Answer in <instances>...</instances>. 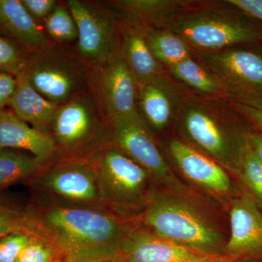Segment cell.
<instances>
[{"label":"cell","instance_id":"obj_1","mask_svg":"<svg viewBox=\"0 0 262 262\" xmlns=\"http://www.w3.org/2000/svg\"><path fill=\"white\" fill-rule=\"evenodd\" d=\"M30 221L32 233L41 231L61 262L117 260L129 231L115 215L91 206L48 207Z\"/></svg>","mask_w":262,"mask_h":262},{"label":"cell","instance_id":"obj_2","mask_svg":"<svg viewBox=\"0 0 262 262\" xmlns=\"http://www.w3.org/2000/svg\"><path fill=\"white\" fill-rule=\"evenodd\" d=\"M251 129L228 98L204 97L186 91L174 132L234 177Z\"/></svg>","mask_w":262,"mask_h":262},{"label":"cell","instance_id":"obj_3","mask_svg":"<svg viewBox=\"0 0 262 262\" xmlns=\"http://www.w3.org/2000/svg\"><path fill=\"white\" fill-rule=\"evenodd\" d=\"M192 52L211 53L241 46H262V23L229 0L198 2L165 26Z\"/></svg>","mask_w":262,"mask_h":262},{"label":"cell","instance_id":"obj_4","mask_svg":"<svg viewBox=\"0 0 262 262\" xmlns=\"http://www.w3.org/2000/svg\"><path fill=\"white\" fill-rule=\"evenodd\" d=\"M192 196L166 189L155 191L144 209V225L150 232L181 247L206 256H225L227 237Z\"/></svg>","mask_w":262,"mask_h":262},{"label":"cell","instance_id":"obj_5","mask_svg":"<svg viewBox=\"0 0 262 262\" xmlns=\"http://www.w3.org/2000/svg\"><path fill=\"white\" fill-rule=\"evenodd\" d=\"M94 167L103 202L125 213L145 209L155 191L144 167L113 146L99 151Z\"/></svg>","mask_w":262,"mask_h":262},{"label":"cell","instance_id":"obj_6","mask_svg":"<svg viewBox=\"0 0 262 262\" xmlns=\"http://www.w3.org/2000/svg\"><path fill=\"white\" fill-rule=\"evenodd\" d=\"M193 56L215 76L231 101L262 106V46H241Z\"/></svg>","mask_w":262,"mask_h":262},{"label":"cell","instance_id":"obj_7","mask_svg":"<svg viewBox=\"0 0 262 262\" xmlns=\"http://www.w3.org/2000/svg\"><path fill=\"white\" fill-rule=\"evenodd\" d=\"M24 73L37 92L59 106L90 92L91 66L78 55L53 46L34 53Z\"/></svg>","mask_w":262,"mask_h":262},{"label":"cell","instance_id":"obj_8","mask_svg":"<svg viewBox=\"0 0 262 262\" xmlns=\"http://www.w3.org/2000/svg\"><path fill=\"white\" fill-rule=\"evenodd\" d=\"M110 146L120 149L149 171L163 189L192 195L175 175L158 140L139 114L110 122Z\"/></svg>","mask_w":262,"mask_h":262},{"label":"cell","instance_id":"obj_9","mask_svg":"<svg viewBox=\"0 0 262 262\" xmlns=\"http://www.w3.org/2000/svg\"><path fill=\"white\" fill-rule=\"evenodd\" d=\"M57 150L72 153L110 145V125L91 91L60 105L51 127Z\"/></svg>","mask_w":262,"mask_h":262},{"label":"cell","instance_id":"obj_10","mask_svg":"<svg viewBox=\"0 0 262 262\" xmlns=\"http://www.w3.org/2000/svg\"><path fill=\"white\" fill-rule=\"evenodd\" d=\"M67 7L77 29V55L88 64H101L120 53L118 20L107 9L80 0H69Z\"/></svg>","mask_w":262,"mask_h":262},{"label":"cell","instance_id":"obj_11","mask_svg":"<svg viewBox=\"0 0 262 262\" xmlns=\"http://www.w3.org/2000/svg\"><path fill=\"white\" fill-rule=\"evenodd\" d=\"M89 84L110 123L138 114L137 82L120 53L91 67Z\"/></svg>","mask_w":262,"mask_h":262},{"label":"cell","instance_id":"obj_12","mask_svg":"<svg viewBox=\"0 0 262 262\" xmlns=\"http://www.w3.org/2000/svg\"><path fill=\"white\" fill-rule=\"evenodd\" d=\"M160 145L170 166L202 190L228 202L242 191L236 189L232 176L220 164L178 138L170 136Z\"/></svg>","mask_w":262,"mask_h":262},{"label":"cell","instance_id":"obj_13","mask_svg":"<svg viewBox=\"0 0 262 262\" xmlns=\"http://www.w3.org/2000/svg\"><path fill=\"white\" fill-rule=\"evenodd\" d=\"M185 95L166 70L137 86L138 114L157 140L175 130Z\"/></svg>","mask_w":262,"mask_h":262},{"label":"cell","instance_id":"obj_14","mask_svg":"<svg viewBox=\"0 0 262 262\" xmlns=\"http://www.w3.org/2000/svg\"><path fill=\"white\" fill-rule=\"evenodd\" d=\"M229 235L225 256L262 262V211L244 191L229 201Z\"/></svg>","mask_w":262,"mask_h":262},{"label":"cell","instance_id":"obj_15","mask_svg":"<svg viewBox=\"0 0 262 262\" xmlns=\"http://www.w3.org/2000/svg\"><path fill=\"white\" fill-rule=\"evenodd\" d=\"M38 187L76 206L102 203L97 171L94 165L79 161L58 163L37 179Z\"/></svg>","mask_w":262,"mask_h":262},{"label":"cell","instance_id":"obj_16","mask_svg":"<svg viewBox=\"0 0 262 262\" xmlns=\"http://www.w3.org/2000/svg\"><path fill=\"white\" fill-rule=\"evenodd\" d=\"M217 256H206L172 244L149 230L129 229L122 243L119 262H196Z\"/></svg>","mask_w":262,"mask_h":262},{"label":"cell","instance_id":"obj_17","mask_svg":"<svg viewBox=\"0 0 262 262\" xmlns=\"http://www.w3.org/2000/svg\"><path fill=\"white\" fill-rule=\"evenodd\" d=\"M198 0H117L108 3L117 20L139 30L163 29Z\"/></svg>","mask_w":262,"mask_h":262},{"label":"cell","instance_id":"obj_18","mask_svg":"<svg viewBox=\"0 0 262 262\" xmlns=\"http://www.w3.org/2000/svg\"><path fill=\"white\" fill-rule=\"evenodd\" d=\"M0 148L25 150L42 163L57 151L52 134L29 126L14 113L4 108L0 110Z\"/></svg>","mask_w":262,"mask_h":262},{"label":"cell","instance_id":"obj_19","mask_svg":"<svg viewBox=\"0 0 262 262\" xmlns=\"http://www.w3.org/2000/svg\"><path fill=\"white\" fill-rule=\"evenodd\" d=\"M0 32L34 53L53 46L20 0H0Z\"/></svg>","mask_w":262,"mask_h":262},{"label":"cell","instance_id":"obj_20","mask_svg":"<svg viewBox=\"0 0 262 262\" xmlns=\"http://www.w3.org/2000/svg\"><path fill=\"white\" fill-rule=\"evenodd\" d=\"M120 54L137 82V86L151 80L165 70L153 56L144 33L119 21Z\"/></svg>","mask_w":262,"mask_h":262},{"label":"cell","instance_id":"obj_21","mask_svg":"<svg viewBox=\"0 0 262 262\" xmlns=\"http://www.w3.org/2000/svg\"><path fill=\"white\" fill-rule=\"evenodd\" d=\"M20 120L38 130L51 128L59 105L51 102L31 85L24 72L16 76V87L10 103Z\"/></svg>","mask_w":262,"mask_h":262},{"label":"cell","instance_id":"obj_22","mask_svg":"<svg viewBox=\"0 0 262 262\" xmlns=\"http://www.w3.org/2000/svg\"><path fill=\"white\" fill-rule=\"evenodd\" d=\"M165 70L188 93L204 97L227 98L215 76L193 56Z\"/></svg>","mask_w":262,"mask_h":262},{"label":"cell","instance_id":"obj_23","mask_svg":"<svg viewBox=\"0 0 262 262\" xmlns=\"http://www.w3.org/2000/svg\"><path fill=\"white\" fill-rule=\"evenodd\" d=\"M142 32L153 56L165 69L193 56L192 50L182 38L168 29H149Z\"/></svg>","mask_w":262,"mask_h":262},{"label":"cell","instance_id":"obj_24","mask_svg":"<svg viewBox=\"0 0 262 262\" xmlns=\"http://www.w3.org/2000/svg\"><path fill=\"white\" fill-rule=\"evenodd\" d=\"M41 164L33 155L0 148V189L32 177Z\"/></svg>","mask_w":262,"mask_h":262},{"label":"cell","instance_id":"obj_25","mask_svg":"<svg viewBox=\"0 0 262 262\" xmlns=\"http://www.w3.org/2000/svg\"><path fill=\"white\" fill-rule=\"evenodd\" d=\"M234 177L242 184L262 211V163L248 143L245 148Z\"/></svg>","mask_w":262,"mask_h":262},{"label":"cell","instance_id":"obj_26","mask_svg":"<svg viewBox=\"0 0 262 262\" xmlns=\"http://www.w3.org/2000/svg\"><path fill=\"white\" fill-rule=\"evenodd\" d=\"M48 35L57 42H73L78 38V29L68 7L58 4L45 20Z\"/></svg>","mask_w":262,"mask_h":262},{"label":"cell","instance_id":"obj_27","mask_svg":"<svg viewBox=\"0 0 262 262\" xmlns=\"http://www.w3.org/2000/svg\"><path fill=\"white\" fill-rule=\"evenodd\" d=\"M17 43L0 36V72L18 76L24 72L31 57L25 53Z\"/></svg>","mask_w":262,"mask_h":262},{"label":"cell","instance_id":"obj_28","mask_svg":"<svg viewBox=\"0 0 262 262\" xmlns=\"http://www.w3.org/2000/svg\"><path fill=\"white\" fill-rule=\"evenodd\" d=\"M16 262H61L55 246L45 238L34 235L20 253Z\"/></svg>","mask_w":262,"mask_h":262},{"label":"cell","instance_id":"obj_29","mask_svg":"<svg viewBox=\"0 0 262 262\" xmlns=\"http://www.w3.org/2000/svg\"><path fill=\"white\" fill-rule=\"evenodd\" d=\"M13 232L32 233L29 213L0 203V238Z\"/></svg>","mask_w":262,"mask_h":262},{"label":"cell","instance_id":"obj_30","mask_svg":"<svg viewBox=\"0 0 262 262\" xmlns=\"http://www.w3.org/2000/svg\"><path fill=\"white\" fill-rule=\"evenodd\" d=\"M34 235L29 232H13L0 238V262H16Z\"/></svg>","mask_w":262,"mask_h":262},{"label":"cell","instance_id":"obj_31","mask_svg":"<svg viewBox=\"0 0 262 262\" xmlns=\"http://www.w3.org/2000/svg\"><path fill=\"white\" fill-rule=\"evenodd\" d=\"M34 20H46L58 4L55 0H20Z\"/></svg>","mask_w":262,"mask_h":262},{"label":"cell","instance_id":"obj_32","mask_svg":"<svg viewBox=\"0 0 262 262\" xmlns=\"http://www.w3.org/2000/svg\"><path fill=\"white\" fill-rule=\"evenodd\" d=\"M230 102L234 110L244 117L250 126L262 134V106H250L234 101H230Z\"/></svg>","mask_w":262,"mask_h":262},{"label":"cell","instance_id":"obj_33","mask_svg":"<svg viewBox=\"0 0 262 262\" xmlns=\"http://www.w3.org/2000/svg\"><path fill=\"white\" fill-rule=\"evenodd\" d=\"M16 87V77L0 72V110L10 105Z\"/></svg>","mask_w":262,"mask_h":262},{"label":"cell","instance_id":"obj_34","mask_svg":"<svg viewBox=\"0 0 262 262\" xmlns=\"http://www.w3.org/2000/svg\"><path fill=\"white\" fill-rule=\"evenodd\" d=\"M262 23V0H229Z\"/></svg>","mask_w":262,"mask_h":262},{"label":"cell","instance_id":"obj_35","mask_svg":"<svg viewBox=\"0 0 262 262\" xmlns=\"http://www.w3.org/2000/svg\"><path fill=\"white\" fill-rule=\"evenodd\" d=\"M248 141L251 149L262 163V134L251 127V130L248 132Z\"/></svg>","mask_w":262,"mask_h":262},{"label":"cell","instance_id":"obj_36","mask_svg":"<svg viewBox=\"0 0 262 262\" xmlns=\"http://www.w3.org/2000/svg\"><path fill=\"white\" fill-rule=\"evenodd\" d=\"M196 262H244L241 261H237V260L233 259L228 257V256H217V257H213L209 258V259L203 260V261H196Z\"/></svg>","mask_w":262,"mask_h":262},{"label":"cell","instance_id":"obj_37","mask_svg":"<svg viewBox=\"0 0 262 262\" xmlns=\"http://www.w3.org/2000/svg\"><path fill=\"white\" fill-rule=\"evenodd\" d=\"M99 262H119L117 260H113V261H99Z\"/></svg>","mask_w":262,"mask_h":262}]
</instances>
